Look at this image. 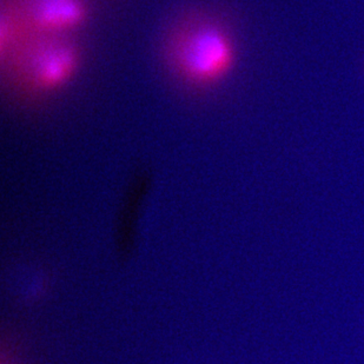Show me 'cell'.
Segmentation results:
<instances>
[{"mask_svg":"<svg viewBox=\"0 0 364 364\" xmlns=\"http://www.w3.org/2000/svg\"><path fill=\"white\" fill-rule=\"evenodd\" d=\"M84 63L80 37H28L0 53L3 89L19 107H38L75 84Z\"/></svg>","mask_w":364,"mask_h":364,"instance_id":"obj_2","label":"cell"},{"mask_svg":"<svg viewBox=\"0 0 364 364\" xmlns=\"http://www.w3.org/2000/svg\"><path fill=\"white\" fill-rule=\"evenodd\" d=\"M159 59L165 75L191 95L213 92L234 73L238 45L227 18L216 9L179 12L163 31Z\"/></svg>","mask_w":364,"mask_h":364,"instance_id":"obj_1","label":"cell"},{"mask_svg":"<svg viewBox=\"0 0 364 364\" xmlns=\"http://www.w3.org/2000/svg\"><path fill=\"white\" fill-rule=\"evenodd\" d=\"M91 16L89 0H1L0 53L28 37H80Z\"/></svg>","mask_w":364,"mask_h":364,"instance_id":"obj_3","label":"cell"}]
</instances>
